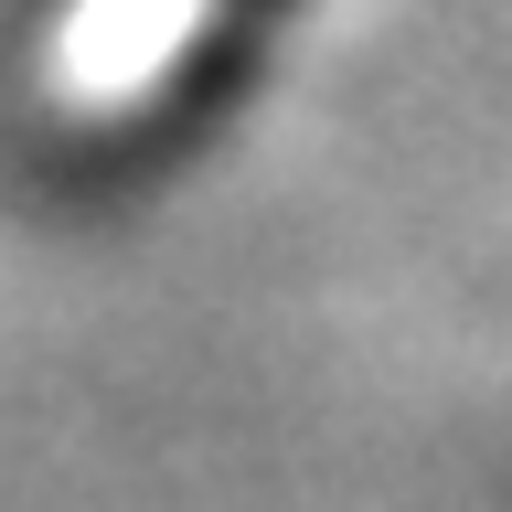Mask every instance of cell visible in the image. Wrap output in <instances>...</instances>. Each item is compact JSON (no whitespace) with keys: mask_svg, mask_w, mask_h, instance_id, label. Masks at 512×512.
Returning <instances> with one entry per match:
<instances>
[{"mask_svg":"<svg viewBox=\"0 0 512 512\" xmlns=\"http://www.w3.org/2000/svg\"><path fill=\"white\" fill-rule=\"evenodd\" d=\"M203 0H86L54 43V96L64 107H118L182 54V32Z\"/></svg>","mask_w":512,"mask_h":512,"instance_id":"6da1fadb","label":"cell"}]
</instances>
